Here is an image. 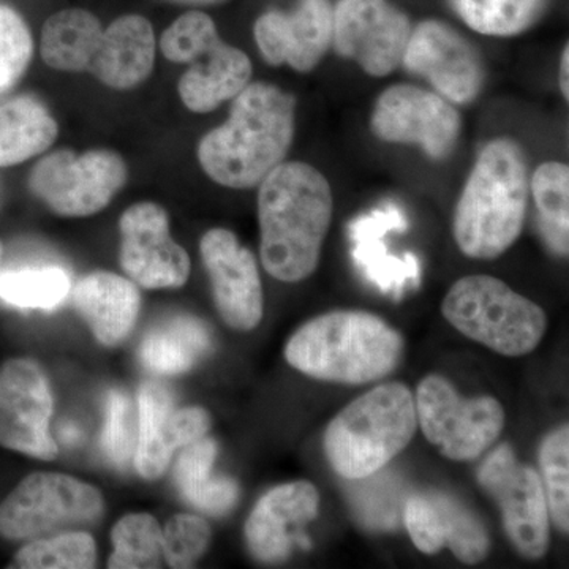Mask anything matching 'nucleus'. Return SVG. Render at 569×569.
<instances>
[{
  "instance_id": "nucleus-8",
  "label": "nucleus",
  "mask_w": 569,
  "mask_h": 569,
  "mask_svg": "<svg viewBox=\"0 0 569 569\" xmlns=\"http://www.w3.org/2000/svg\"><path fill=\"white\" fill-rule=\"evenodd\" d=\"M415 406L427 441L455 462L478 459L503 432L505 410L496 397L466 399L437 373L418 385Z\"/></svg>"
},
{
  "instance_id": "nucleus-21",
  "label": "nucleus",
  "mask_w": 569,
  "mask_h": 569,
  "mask_svg": "<svg viewBox=\"0 0 569 569\" xmlns=\"http://www.w3.org/2000/svg\"><path fill=\"white\" fill-rule=\"evenodd\" d=\"M74 309L104 347L121 346L140 316L141 296L137 284L112 272H93L74 284Z\"/></svg>"
},
{
  "instance_id": "nucleus-29",
  "label": "nucleus",
  "mask_w": 569,
  "mask_h": 569,
  "mask_svg": "<svg viewBox=\"0 0 569 569\" xmlns=\"http://www.w3.org/2000/svg\"><path fill=\"white\" fill-rule=\"evenodd\" d=\"M531 194L539 212V227L548 244L561 257L568 254L569 168L561 162L539 164L531 176Z\"/></svg>"
},
{
  "instance_id": "nucleus-14",
  "label": "nucleus",
  "mask_w": 569,
  "mask_h": 569,
  "mask_svg": "<svg viewBox=\"0 0 569 569\" xmlns=\"http://www.w3.org/2000/svg\"><path fill=\"white\" fill-rule=\"evenodd\" d=\"M402 63L448 102L471 103L485 86L481 56L466 37L440 21L421 22L411 31Z\"/></svg>"
},
{
  "instance_id": "nucleus-30",
  "label": "nucleus",
  "mask_w": 569,
  "mask_h": 569,
  "mask_svg": "<svg viewBox=\"0 0 569 569\" xmlns=\"http://www.w3.org/2000/svg\"><path fill=\"white\" fill-rule=\"evenodd\" d=\"M468 28L482 36L511 37L541 17L546 0H449Z\"/></svg>"
},
{
  "instance_id": "nucleus-13",
  "label": "nucleus",
  "mask_w": 569,
  "mask_h": 569,
  "mask_svg": "<svg viewBox=\"0 0 569 569\" xmlns=\"http://www.w3.org/2000/svg\"><path fill=\"white\" fill-rule=\"evenodd\" d=\"M410 21L388 0H340L332 13V44L370 77L383 78L402 63Z\"/></svg>"
},
{
  "instance_id": "nucleus-12",
  "label": "nucleus",
  "mask_w": 569,
  "mask_h": 569,
  "mask_svg": "<svg viewBox=\"0 0 569 569\" xmlns=\"http://www.w3.org/2000/svg\"><path fill=\"white\" fill-rule=\"evenodd\" d=\"M52 395L39 362L14 358L0 366V447L29 458L52 460Z\"/></svg>"
},
{
  "instance_id": "nucleus-40",
  "label": "nucleus",
  "mask_w": 569,
  "mask_h": 569,
  "mask_svg": "<svg viewBox=\"0 0 569 569\" xmlns=\"http://www.w3.org/2000/svg\"><path fill=\"white\" fill-rule=\"evenodd\" d=\"M174 2L190 3V6H212V3L224 2V0H174Z\"/></svg>"
},
{
  "instance_id": "nucleus-39",
  "label": "nucleus",
  "mask_w": 569,
  "mask_h": 569,
  "mask_svg": "<svg viewBox=\"0 0 569 569\" xmlns=\"http://www.w3.org/2000/svg\"><path fill=\"white\" fill-rule=\"evenodd\" d=\"M61 438L63 441H69V443H73V441L80 440V432H78V429H74L73 426H66L61 430Z\"/></svg>"
},
{
  "instance_id": "nucleus-16",
  "label": "nucleus",
  "mask_w": 569,
  "mask_h": 569,
  "mask_svg": "<svg viewBox=\"0 0 569 569\" xmlns=\"http://www.w3.org/2000/svg\"><path fill=\"white\" fill-rule=\"evenodd\" d=\"M119 260L132 282L148 290L179 288L190 276V258L170 234L162 206L138 203L122 213Z\"/></svg>"
},
{
  "instance_id": "nucleus-10",
  "label": "nucleus",
  "mask_w": 569,
  "mask_h": 569,
  "mask_svg": "<svg viewBox=\"0 0 569 569\" xmlns=\"http://www.w3.org/2000/svg\"><path fill=\"white\" fill-rule=\"evenodd\" d=\"M478 479L496 498L515 548L527 559H542L549 549L550 516L538 471L520 463L509 445H501L482 462Z\"/></svg>"
},
{
  "instance_id": "nucleus-22",
  "label": "nucleus",
  "mask_w": 569,
  "mask_h": 569,
  "mask_svg": "<svg viewBox=\"0 0 569 569\" xmlns=\"http://www.w3.org/2000/svg\"><path fill=\"white\" fill-rule=\"evenodd\" d=\"M156 37L151 22L140 14H126L103 31L91 70L103 84L126 91L151 74Z\"/></svg>"
},
{
  "instance_id": "nucleus-2",
  "label": "nucleus",
  "mask_w": 569,
  "mask_h": 569,
  "mask_svg": "<svg viewBox=\"0 0 569 569\" xmlns=\"http://www.w3.org/2000/svg\"><path fill=\"white\" fill-rule=\"evenodd\" d=\"M296 99L266 82H249L230 118L206 134L198 159L213 182L252 189L283 162L295 138Z\"/></svg>"
},
{
  "instance_id": "nucleus-18",
  "label": "nucleus",
  "mask_w": 569,
  "mask_h": 569,
  "mask_svg": "<svg viewBox=\"0 0 569 569\" xmlns=\"http://www.w3.org/2000/svg\"><path fill=\"white\" fill-rule=\"evenodd\" d=\"M403 522L418 550L427 556L449 548L456 559L477 565L488 557L490 542L481 519L441 490L418 492L406 501Z\"/></svg>"
},
{
  "instance_id": "nucleus-32",
  "label": "nucleus",
  "mask_w": 569,
  "mask_h": 569,
  "mask_svg": "<svg viewBox=\"0 0 569 569\" xmlns=\"http://www.w3.org/2000/svg\"><path fill=\"white\" fill-rule=\"evenodd\" d=\"M111 569L162 567L163 529L148 512L123 516L111 531Z\"/></svg>"
},
{
  "instance_id": "nucleus-5",
  "label": "nucleus",
  "mask_w": 569,
  "mask_h": 569,
  "mask_svg": "<svg viewBox=\"0 0 569 569\" xmlns=\"http://www.w3.org/2000/svg\"><path fill=\"white\" fill-rule=\"evenodd\" d=\"M417 406L403 383L370 389L326 427L325 455L339 477L356 481L377 475L413 440Z\"/></svg>"
},
{
  "instance_id": "nucleus-34",
  "label": "nucleus",
  "mask_w": 569,
  "mask_h": 569,
  "mask_svg": "<svg viewBox=\"0 0 569 569\" xmlns=\"http://www.w3.org/2000/svg\"><path fill=\"white\" fill-rule=\"evenodd\" d=\"M104 455L119 468L133 462L138 432L132 402L121 389H111L107 397V415L102 436Z\"/></svg>"
},
{
  "instance_id": "nucleus-25",
  "label": "nucleus",
  "mask_w": 569,
  "mask_h": 569,
  "mask_svg": "<svg viewBox=\"0 0 569 569\" xmlns=\"http://www.w3.org/2000/svg\"><path fill=\"white\" fill-rule=\"evenodd\" d=\"M216 440L203 437L182 448L174 467V481L187 503L209 516H223L238 503L239 488L231 478L213 477Z\"/></svg>"
},
{
  "instance_id": "nucleus-7",
  "label": "nucleus",
  "mask_w": 569,
  "mask_h": 569,
  "mask_svg": "<svg viewBox=\"0 0 569 569\" xmlns=\"http://www.w3.org/2000/svg\"><path fill=\"white\" fill-rule=\"evenodd\" d=\"M103 515L99 489L70 475L39 471L22 479L0 503V537L28 542L93 526Z\"/></svg>"
},
{
  "instance_id": "nucleus-3",
  "label": "nucleus",
  "mask_w": 569,
  "mask_h": 569,
  "mask_svg": "<svg viewBox=\"0 0 569 569\" xmlns=\"http://www.w3.org/2000/svg\"><path fill=\"white\" fill-rule=\"evenodd\" d=\"M529 192V171L518 142H488L456 206L460 252L473 260H496L507 252L522 233Z\"/></svg>"
},
{
  "instance_id": "nucleus-17",
  "label": "nucleus",
  "mask_w": 569,
  "mask_h": 569,
  "mask_svg": "<svg viewBox=\"0 0 569 569\" xmlns=\"http://www.w3.org/2000/svg\"><path fill=\"white\" fill-rule=\"evenodd\" d=\"M200 250L219 316L236 331H252L263 318V287L253 253L224 228L209 230Z\"/></svg>"
},
{
  "instance_id": "nucleus-9",
  "label": "nucleus",
  "mask_w": 569,
  "mask_h": 569,
  "mask_svg": "<svg viewBox=\"0 0 569 569\" xmlns=\"http://www.w3.org/2000/svg\"><path fill=\"white\" fill-rule=\"evenodd\" d=\"M127 181L118 152L96 149L84 153L58 151L33 168L29 186L52 212L88 217L107 208Z\"/></svg>"
},
{
  "instance_id": "nucleus-38",
  "label": "nucleus",
  "mask_w": 569,
  "mask_h": 569,
  "mask_svg": "<svg viewBox=\"0 0 569 569\" xmlns=\"http://www.w3.org/2000/svg\"><path fill=\"white\" fill-rule=\"evenodd\" d=\"M569 48L568 44L565 47L563 52H561L560 58V91L563 93L565 99H569Z\"/></svg>"
},
{
  "instance_id": "nucleus-1",
  "label": "nucleus",
  "mask_w": 569,
  "mask_h": 569,
  "mask_svg": "<svg viewBox=\"0 0 569 569\" xmlns=\"http://www.w3.org/2000/svg\"><path fill=\"white\" fill-rule=\"evenodd\" d=\"M258 186L261 263L280 282H301L320 264L335 213L331 186L302 162L280 163Z\"/></svg>"
},
{
  "instance_id": "nucleus-27",
  "label": "nucleus",
  "mask_w": 569,
  "mask_h": 569,
  "mask_svg": "<svg viewBox=\"0 0 569 569\" xmlns=\"http://www.w3.org/2000/svg\"><path fill=\"white\" fill-rule=\"evenodd\" d=\"M58 137V122L33 97L0 104V167H11L47 151Z\"/></svg>"
},
{
  "instance_id": "nucleus-33",
  "label": "nucleus",
  "mask_w": 569,
  "mask_h": 569,
  "mask_svg": "<svg viewBox=\"0 0 569 569\" xmlns=\"http://www.w3.org/2000/svg\"><path fill=\"white\" fill-rule=\"evenodd\" d=\"M541 482L549 516L561 533L569 531V427L550 432L539 449Z\"/></svg>"
},
{
  "instance_id": "nucleus-23",
  "label": "nucleus",
  "mask_w": 569,
  "mask_h": 569,
  "mask_svg": "<svg viewBox=\"0 0 569 569\" xmlns=\"http://www.w3.org/2000/svg\"><path fill=\"white\" fill-rule=\"evenodd\" d=\"M252 78V62L244 51L217 40L193 59L179 80V96L190 111L211 112L234 99Z\"/></svg>"
},
{
  "instance_id": "nucleus-19",
  "label": "nucleus",
  "mask_w": 569,
  "mask_h": 569,
  "mask_svg": "<svg viewBox=\"0 0 569 569\" xmlns=\"http://www.w3.org/2000/svg\"><path fill=\"white\" fill-rule=\"evenodd\" d=\"M332 13L329 0H301L290 13L268 11L254 22V40L271 66L307 73L332 44Z\"/></svg>"
},
{
  "instance_id": "nucleus-6",
  "label": "nucleus",
  "mask_w": 569,
  "mask_h": 569,
  "mask_svg": "<svg viewBox=\"0 0 569 569\" xmlns=\"http://www.w3.org/2000/svg\"><path fill=\"white\" fill-rule=\"evenodd\" d=\"M441 313L467 339L509 358L537 350L548 331L545 310L492 276L462 277L449 288Z\"/></svg>"
},
{
  "instance_id": "nucleus-31",
  "label": "nucleus",
  "mask_w": 569,
  "mask_h": 569,
  "mask_svg": "<svg viewBox=\"0 0 569 569\" xmlns=\"http://www.w3.org/2000/svg\"><path fill=\"white\" fill-rule=\"evenodd\" d=\"M96 563L97 545L92 535L69 530L26 542L9 568L89 569L96 567Z\"/></svg>"
},
{
  "instance_id": "nucleus-20",
  "label": "nucleus",
  "mask_w": 569,
  "mask_h": 569,
  "mask_svg": "<svg viewBox=\"0 0 569 569\" xmlns=\"http://www.w3.org/2000/svg\"><path fill=\"white\" fill-rule=\"evenodd\" d=\"M320 492L312 482L293 481L266 492L254 505L244 527L247 548L258 561L287 560L296 535L317 519Z\"/></svg>"
},
{
  "instance_id": "nucleus-11",
  "label": "nucleus",
  "mask_w": 569,
  "mask_h": 569,
  "mask_svg": "<svg viewBox=\"0 0 569 569\" xmlns=\"http://www.w3.org/2000/svg\"><path fill=\"white\" fill-rule=\"evenodd\" d=\"M370 130L378 140L418 146L430 159L443 160L458 146L462 121L440 93L395 84L378 97Z\"/></svg>"
},
{
  "instance_id": "nucleus-15",
  "label": "nucleus",
  "mask_w": 569,
  "mask_h": 569,
  "mask_svg": "<svg viewBox=\"0 0 569 569\" xmlns=\"http://www.w3.org/2000/svg\"><path fill=\"white\" fill-rule=\"evenodd\" d=\"M211 417L201 407H176L173 392L146 381L138 395V445L134 468L141 478H162L178 449L208 437Z\"/></svg>"
},
{
  "instance_id": "nucleus-35",
  "label": "nucleus",
  "mask_w": 569,
  "mask_h": 569,
  "mask_svg": "<svg viewBox=\"0 0 569 569\" xmlns=\"http://www.w3.org/2000/svg\"><path fill=\"white\" fill-rule=\"evenodd\" d=\"M33 43L28 24L9 7L0 6V93L10 91L32 59Z\"/></svg>"
},
{
  "instance_id": "nucleus-26",
  "label": "nucleus",
  "mask_w": 569,
  "mask_h": 569,
  "mask_svg": "<svg viewBox=\"0 0 569 569\" xmlns=\"http://www.w3.org/2000/svg\"><path fill=\"white\" fill-rule=\"evenodd\" d=\"M102 24L89 11H59L44 22L41 32V58L54 70H89L102 43Z\"/></svg>"
},
{
  "instance_id": "nucleus-37",
  "label": "nucleus",
  "mask_w": 569,
  "mask_h": 569,
  "mask_svg": "<svg viewBox=\"0 0 569 569\" xmlns=\"http://www.w3.org/2000/svg\"><path fill=\"white\" fill-rule=\"evenodd\" d=\"M220 40L216 24L201 11L182 14L163 32L160 48L171 62L187 63L197 59Z\"/></svg>"
},
{
  "instance_id": "nucleus-4",
  "label": "nucleus",
  "mask_w": 569,
  "mask_h": 569,
  "mask_svg": "<svg viewBox=\"0 0 569 569\" xmlns=\"http://www.w3.org/2000/svg\"><path fill=\"white\" fill-rule=\"evenodd\" d=\"M402 353L400 332L362 310H335L312 318L284 347V359L293 369L342 385L373 383L388 377Z\"/></svg>"
},
{
  "instance_id": "nucleus-28",
  "label": "nucleus",
  "mask_w": 569,
  "mask_h": 569,
  "mask_svg": "<svg viewBox=\"0 0 569 569\" xmlns=\"http://www.w3.org/2000/svg\"><path fill=\"white\" fill-rule=\"evenodd\" d=\"M71 290V277L58 264L21 266L0 272V299L24 310H51Z\"/></svg>"
},
{
  "instance_id": "nucleus-36",
  "label": "nucleus",
  "mask_w": 569,
  "mask_h": 569,
  "mask_svg": "<svg viewBox=\"0 0 569 569\" xmlns=\"http://www.w3.org/2000/svg\"><path fill=\"white\" fill-rule=\"evenodd\" d=\"M211 529L200 516L176 515L163 529V560L171 568H192L211 545Z\"/></svg>"
},
{
  "instance_id": "nucleus-41",
  "label": "nucleus",
  "mask_w": 569,
  "mask_h": 569,
  "mask_svg": "<svg viewBox=\"0 0 569 569\" xmlns=\"http://www.w3.org/2000/svg\"><path fill=\"white\" fill-rule=\"evenodd\" d=\"M2 252H3V247H2V242H0V260H2Z\"/></svg>"
},
{
  "instance_id": "nucleus-24",
  "label": "nucleus",
  "mask_w": 569,
  "mask_h": 569,
  "mask_svg": "<svg viewBox=\"0 0 569 569\" xmlns=\"http://www.w3.org/2000/svg\"><path fill=\"white\" fill-rule=\"evenodd\" d=\"M211 346V332L203 321L190 316L171 317L142 339L141 365L159 376H181L192 370Z\"/></svg>"
}]
</instances>
